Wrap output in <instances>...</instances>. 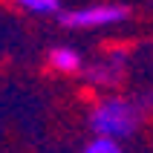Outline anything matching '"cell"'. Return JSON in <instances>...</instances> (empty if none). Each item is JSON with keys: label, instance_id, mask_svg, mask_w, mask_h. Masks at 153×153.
<instances>
[{"label": "cell", "instance_id": "cell-1", "mask_svg": "<svg viewBox=\"0 0 153 153\" xmlns=\"http://www.w3.org/2000/svg\"><path fill=\"white\" fill-rule=\"evenodd\" d=\"M145 121L147 119L139 107V101L133 95H121V93L98 95L87 110V127L93 130V136L110 139L116 145L136 139L145 127Z\"/></svg>", "mask_w": 153, "mask_h": 153}, {"label": "cell", "instance_id": "cell-2", "mask_svg": "<svg viewBox=\"0 0 153 153\" xmlns=\"http://www.w3.org/2000/svg\"><path fill=\"white\" fill-rule=\"evenodd\" d=\"M133 15V9L127 3H90V6H78V9H64L58 15L61 29L67 32H101V29H116L124 26Z\"/></svg>", "mask_w": 153, "mask_h": 153}, {"label": "cell", "instance_id": "cell-3", "mask_svg": "<svg viewBox=\"0 0 153 153\" xmlns=\"http://www.w3.org/2000/svg\"><path fill=\"white\" fill-rule=\"evenodd\" d=\"M130 69V58L124 49H107L101 52L98 58L87 61L84 69H81V78H84L90 87H95V90H101V93H110V90H116V87L124 81V75H127Z\"/></svg>", "mask_w": 153, "mask_h": 153}, {"label": "cell", "instance_id": "cell-4", "mask_svg": "<svg viewBox=\"0 0 153 153\" xmlns=\"http://www.w3.org/2000/svg\"><path fill=\"white\" fill-rule=\"evenodd\" d=\"M46 64L58 75H81L87 58H84V52L78 46H72V43H52L46 49Z\"/></svg>", "mask_w": 153, "mask_h": 153}, {"label": "cell", "instance_id": "cell-5", "mask_svg": "<svg viewBox=\"0 0 153 153\" xmlns=\"http://www.w3.org/2000/svg\"><path fill=\"white\" fill-rule=\"evenodd\" d=\"M9 6H15L17 12L32 17H58L64 12V3L61 0H6Z\"/></svg>", "mask_w": 153, "mask_h": 153}, {"label": "cell", "instance_id": "cell-6", "mask_svg": "<svg viewBox=\"0 0 153 153\" xmlns=\"http://www.w3.org/2000/svg\"><path fill=\"white\" fill-rule=\"evenodd\" d=\"M81 153H124V147L116 145V142H110V139H98V136H93L84 147H81Z\"/></svg>", "mask_w": 153, "mask_h": 153}, {"label": "cell", "instance_id": "cell-7", "mask_svg": "<svg viewBox=\"0 0 153 153\" xmlns=\"http://www.w3.org/2000/svg\"><path fill=\"white\" fill-rule=\"evenodd\" d=\"M136 101H139V107H142V113H145V119H147V116H153V87H150V90H145Z\"/></svg>", "mask_w": 153, "mask_h": 153}]
</instances>
